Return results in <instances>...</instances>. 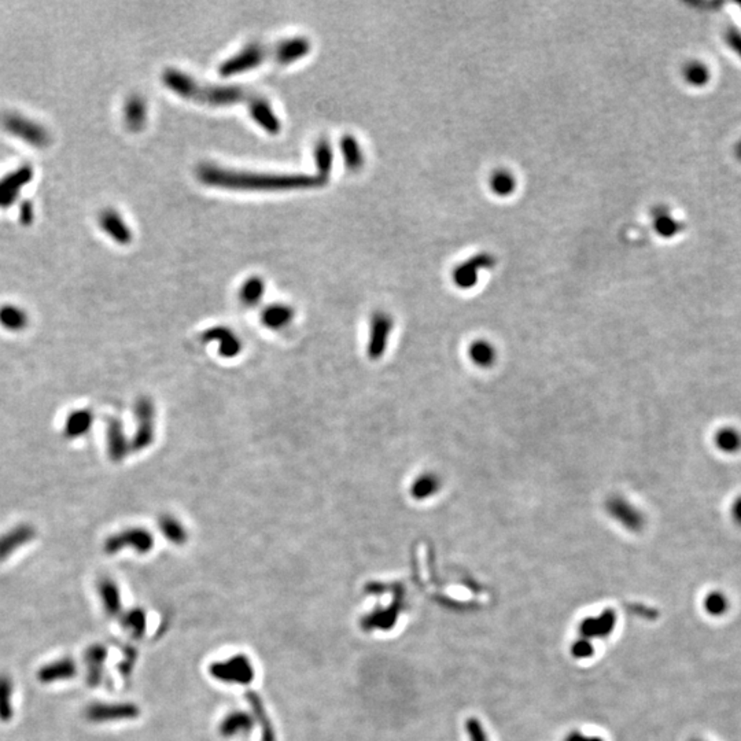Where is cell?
Here are the masks:
<instances>
[{
    "label": "cell",
    "instance_id": "cell-1",
    "mask_svg": "<svg viewBox=\"0 0 741 741\" xmlns=\"http://www.w3.org/2000/svg\"><path fill=\"white\" fill-rule=\"evenodd\" d=\"M198 179L211 187L232 191H293L320 189L328 179L316 175H278L225 169L205 164L197 171Z\"/></svg>",
    "mask_w": 741,
    "mask_h": 741
},
{
    "label": "cell",
    "instance_id": "cell-2",
    "mask_svg": "<svg viewBox=\"0 0 741 741\" xmlns=\"http://www.w3.org/2000/svg\"><path fill=\"white\" fill-rule=\"evenodd\" d=\"M162 83L179 97L209 106H233L238 104H247L249 106L257 97L236 86L202 84L177 69H166L162 75Z\"/></svg>",
    "mask_w": 741,
    "mask_h": 741
},
{
    "label": "cell",
    "instance_id": "cell-3",
    "mask_svg": "<svg viewBox=\"0 0 741 741\" xmlns=\"http://www.w3.org/2000/svg\"><path fill=\"white\" fill-rule=\"evenodd\" d=\"M271 59L276 62V44L264 46L260 43H250L238 54L222 62L218 68V73L222 77H231L253 70L262 62Z\"/></svg>",
    "mask_w": 741,
    "mask_h": 741
},
{
    "label": "cell",
    "instance_id": "cell-4",
    "mask_svg": "<svg viewBox=\"0 0 741 741\" xmlns=\"http://www.w3.org/2000/svg\"><path fill=\"white\" fill-rule=\"evenodd\" d=\"M133 412L137 428L131 439V449L135 452H142L147 449L155 438V408L148 397H140L135 403Z\"/></svg>",
    "mask_w": 741,
    "mask_h": 741
},
{
    "label": "cell",
    "instance_id": "cell-5",
    "mask_svg": "<svg viewBox=\"0 0 741 741\" xmlns=\"http://www.w3.org/2000/svg\"><path fill=\"white\" fill-rule=\"evenodd\" d=\"M153 542V537L147 530L129 528L107 537L104 543V550L107 555H115L125 548H131L137 553H146L151 549Z\"/></svg>",
    "mask_w": 741,
    "mask_h": 741
},
{
    "label": "cell",
    "instance_id": "cell-6",
    "mask_svg": "<svg viewBox=\"0 0 741 741\" xmlns=\"http://www.w3.org/2000/svg\"><path fill=\"white\" fill-rule=\"evenodd\" d=\"M393 324V318L386 312H376L372 315L367 346V353L371 360H379L386 353Z\"/></svg>",
    "mask_w": 741,
    "mask_h": 741
},
{
    "label": "cell",
    "instance_id": "cell-7",
    "mask_svg": "<svg viewBox=\"0 0 741 741\" xmlns=\"http://www.w3.org/2000/svg\"><path fill=\"white\" fill-rule=\"evenodd\" d=\"M494 264L496 258L492 254L479 253L454 268L453 282L461 290L472 289L479 279V272L492 268Z\"/></svg>",
    "mask_w": 741,
    "mask_h": 741
},
{
    "label": "cell",
    "instance_id": "cell-8",
    "mask_svg": "<svg viewBox=\"0 0 741 741\" xmlns=\"http://www.w3.org/2000/svg\"><path fill=\"white\" fill-rule=\"evenodd\" d=\"M37 530L30 523H19L0 534V561L7 560L19 549L35 541Z\"/></svg>",
    "mask_w": 741,
    "mask_h": 741
},
{
    "label": "cell",
    "instance_id": "cell-9",
    "mask_svg": "<svg viewBox=\"0 0 741 741\" xmlns=\"http://www.w3.org/2000/svg\"><path fill=\"white\" fill-rule=\"evenodd\" d=\"M608 515L625 529L638 531L644 525V518L635 506L621 496H613L606 503Z\"/></svg>",
    "mask_w": 741,
    "mask_h": 741
},
{
    "label": "cell",
    "instance_id": "cell-10",
    "mask_svg": "<svg viewBox=\"0 0 741 741\" xmlns=\"http://www.w3.org/2000/svg\"><path fill=\"white\" fill-rule=\"evenodd\" d=\"M86 718L94 724H104L111 721L133 718L137 714V710L133 704L126 703H94L86 709Z\"/></svg>",
    "mask_w": 741,
    "mask_h": 741
},
{
    "label": "cell",
    "instance_id": "cell-11",
    "mask_svg": "<svg viewBox=\"0 0 741 741\" xmlns=\"http://www.w3.org/2000/svg\"><path fill=\"white\" fill-rule=\"evenodd\" d=\"M106 448L107 456L113 463H121L132 450L122 422L114 416L106 421Z\"/></svg>",
    "mask_w": 741,
    "mask_h": 741
},
{
    "label": "cell",
    "instance_id": "cell-12",
    "mask_svg": "<svg viewBox=\"0 0 741 741\" xmlns=\"http://www.w3.org/2000/svg\"><path fill=\"white\" fill-rule=\"evenodd\" d=\"M76 674H77V664L70 656H68V657H59L47 664H43L37 670L36 678L39 680L40 684L51 685V684L72 680L76 677Z\"/></svg>",
    "mask_w": 741,
    "mask_h": 741
},
{
    "label": "cell",
    "instance_id": "cell-13",
    "mask_svg": "<svg viewBox=\"0 0 741 741\" xmlns=\"http://www.w3.org/2000/svg\"><path fill=\"white\" fill-rule=\"evenodd\" d=\"M4 126L10 133L29 142L33 146H44L47 143V133L36 124L19 115H7L4 118Z\"/></svg>",
    "mask_w": 741,
    "mask_h": 741
},
{
    "label": "cell",
    "instance_id": "cell-14",
    "mask_svg": "<svg viewBox=\"0 0 741 741\" xmlns=\"http://www.w3.org/2000/svg\"><path fill=\"white\" fill-rule=\"evenodd\" d=\"M95 422V415L91 408H79L72 411L62 425L64 436L69 441H76L86 436Z\"/></svg>",
    "mask_w": 741,
    "mask_h": 741
},
{
    "label": "cell",
    "instance_id": "cell-15",
    "mask_svg": "<svg viewBox=\"0 0 741 741\" xmlns=\"http://www.w3.org/2000/svg\"><path fill=\"white\" fill-rule=\"evenodd\" d=\"M312 48L309 39L298 36L280 40L276 43V62L279 65H290L307 57Z\"/></svg>",
    "mask_w": 741,
    "mask_h": 741
},
{
    "label": "cell",
    "instance_id": "cell-16",
    "mask_svg": "<svg viewBox=\"0 0 741 741\" xmlns=\"http://www.w3.org/2000/svg\"><path fill=\"white\" fill-rule=\"evenodd\" d=\"M617 624V614L613 610L603 611L599 617H590L581 622L579 635L588 638H606L611 635Z\"/></svg>",
    "mask_w": 741,
    "mask_h": 741
},
{
    "label": "cell",
    "instance_id": "cell-17",
    "mask_svg": "<svg viewBox=\"0 0 741 741\" xmlns=\"http://www.w3.org/2000/svg\"><path fill=\"white\" fill-rule=\"evenodd\" d=\"M204 338L206 340H212L218 345V354H221L225 358H232L238 356L242 350V342L238 338V335L227 328V327H213L209 328Z\"/></svg>",
    "mask_w": 741,
    "mask_h": 741
},
{
    "label": "cell",
    "instance_id": "cell-18",
    "mask_svg": "<svg viewBox=\"0 0 741 741\" xmlns=\"http://www.w3.org/2000/svg\"><path fill=\"white\" fill-rule=\"evenodd\" d=\"M249 111H250L251 118L268 133L278 135L282 129L280 119L267 99L257 95L254 101L249 105Z\"/></svg>",
    "mask_w": 741,
    "mask_h": 741
},
{
    "label": "cell",
    "instance_id": "cell-19",
    "mask_svg": "<svg viewBox=\"0 0 741 741\" xmlns=\"http://www.w3.org/2000/svg\"><path fill=\"white\" fill-rule=\"evenodd\" d=\"M107 651L102 645H91L84 652V663L87 667V684L90 686H98L102 681L104 664L106 660Z\"/></svg>",
    "mask_w": 741,
    "mask_h": 741
},
{
    "label": "cell",
    "instance_id": "cell-20",
    "mask_svg": "<svg viewBox=\"0 0 741 741\" xmlns=\"http://www.w3.org/2000/svg\"><path fill=\"white\" fill-rule=\"evenodd\" d=\"M101 227L110 238H113L119 244H128L132 240V232L124 218L113 209H108L101 214L99 218Z\"/></svg>",
    "mask_w": 741,
    "mask_h": 741
},
{
    "label": "cell",
    "instance_id": "cell-21",
    "mask_svg": "<svg viewBox=\"0 0 741 741\" xmlns=\"http://www.w3.org/2000/svg\"><path fill=\"white\" fill-rule=\"evenodd\" d=\"M29 323L30 318L23 308L15 304H4L0 307V327L3 329L18 334L25 331Z\"/></svg>",
    "mask_w": 741,
    "mask_h": 741
},
{
    "label": "cell",
    "instance_id": "cell-22",
    "mask_svg": "<svg viewBox=\"0 0 741 741\" xmlns=\"http://www.w3.org/2000/svg\"><path fill=\"white\" fill-rule=\"evenodd\" d=\"M294 315L296 312L291 307L285 304H272L262 311L261 321L265 327L273 331H279L291 324Z\"/></svg>",
    "mask_w": 741,
    "mask_h": 741
},
{
    "label": "cell",
    "instance_id": "cell-23",
    "mask_svg": "<svg viewBox=\"0 0 741 741\" xmlns=\"http://www.w3.org/2000/svg\"><path fill=\"white\" fill-rule=\"evenodd\" d=\"M467 353L472 364L483 369L493 367L497 358L496 347L486 339H477L471 342Z\"/></svg>",
    "mask_w": 741,
    "mask_h": 741
},
{
    "label": "cell",
    "instance_id": "cell-24",
    "mask_svg": "<svg viewBox=\"0 0 741 741\" xmlns=\"http://www.w3.org/2000/svg\"><path fill=\"white\" fill-rule=\"evenodd\" d=\"M441 488L442 481L435 472H424L414 479L411 485V496L418 501H423L435 496Z\"/></svg>",
    "mask_w": 741,
    "mask_h": 741
},
{
    "label": "cell",
    "instance_id": "cell-25",
    "mask_svg": "<svg viewBox=\"0 0 741 741\" xmlns=\"http://www.w3.org/2000/svg\"><path fill=\"white\" fill-rule=\"evenodd\" d=\"M340 150L343 154L345 165L349 171L357 172L364 166V151L358 140L353 135H345L340 140Z\"/></svg>",
    "mask_w": 741,
    "mask_h": 741
},
{
    "label": "cell",
    "instance_id": "cell-26",
    "mask_svg": "<svg viewBox=\"0 0 741 741\" xmlns=\"http://www.w3.org/2000/svg\"><path fill=\"white\" fill-rule=\"evenodd\" d=\"M98 595L101 597L102 606L108 615H115L121 608V596L117 584L110 578H102L98 581Z\"/></svg>",
    "mask_w": 741,
    "mask_h": 741
},
{
    "label": "cell",
    "instance_id": "cell-27",
    "mask_svg": "<svg viewBox=\"0 0 741 741\" xmlns=\"http://www.w3.org/2000/svg\"><path fill=\"white\" fill-rule=\"evenodd\" d=\"M14 682L6 675L0 674V722L8 724L14 718Z\"/></svg>",
    "mask_w": 741,
    "mask_h": 741
},
{
    "label": "cell",
    "instance_id": "cell-28",
    "mask_svg": "<svg viewBox=\"0 0 741 741\" xmlns=\"http://www.w3.org/2000/svg\"><path fill=\"white\" fill-rule=\"evenodd\" d=\"M124 115L125 122L131 131H140L144 126L147 118L146 102L137 95L129 98L125 105Z\"/></svg>",
    "mask_w": 741,
    "mask_h": 741
},
{
    "label": "cell",
    "instance_id": "cell-29",
    "mask_svg": "<svg viewBox=\"0 0 741 741\" xmlns=\"http://www.w3.org/2000/svg\"><path fill=\"white\" fill-rule=\"evenodd\" d=\"M265 293V282L260 276L249 278L239 290V300L244 307H256Z\"/></svg>",
    "mask_w": 741,
    "mask_h": 741
},
{
    "label": "cell",
    "instance_id": "cell-30",
    "mask_svg": "<svg viewBox=\"0 0 741 741\" xmlns=\"http://www.w3.org/2000/svg\"><path fill=\"white\" fill-rule=\"evenodd\" d=\"M489 187L497 197H510L517 190V177L507 169H497L490 176Z\"/></svg>",
    "mask_w": 741,
    "mask_h": 741
},
{
    "label": "cell",
    "instance_id": "cell-31",
    "mask_svg": "<svg viewBox=\"0 0 741 741\" xmlns=\"http://www.w3.org/2000/svg\"><path fill=\"white\" fill-rule=\"evenodd\" d=\"M315 162L318 169V176L328 179V175L332 171V162H334V150L331 143L327 139H320L315 146Z\"/></svg>",
    "mask_w": 741,
    "mask_h": 741
},
{
    "label": "cell",
    "instance_id": "cell-32",
    "mask_svg": "<svg viewBox=\"0 0 741 741\" xmlns=\"http://www.w3.org/2000/svg\"><path fill=\"white\" fill-rule=\"evenodd\" d=\"M729 608V602L725 595L721 592L710 593L704 600V610L713 617L724 615Z\"/></svg>",
    "mask_w": 741,
    "mask_h": 741
},
{
    "label": "cell",
    "instance_id": "cell-33",
    "mask_svg": "<svg viewBox=\"0 0 741 741\" xmlns=\"http://www.w3.org/2000/svg\"><path fill=\"white\" fill-rule=\"evenodd\" d=\"M160 528H161V531L169 539H172L175 542L184 535V530L182 528V525L175 518H172L171 515H164L160 519Z\"/></svg>",
    "mask_w": 741,
    "mask_h": 741
},
{
    "label": "cell",
    "instance_id": "cell-34",
    "mask_svg": "<svg viewBox=\"0 0 741 741\" xmlns=\"http://www.w3.org/2000/svg\"><path fill=\"white\" fill-rule=\"evenodd\" d=\"M465 731L470 741H489L485 728L477 718H468L465 722Z\"/></svg>",
    "mask_w": 741,
    "mask_h": 741
},
{
    "label": "cell",
    "instance_id": "cell-35",
    "mask_svg": "<svg viewBox=\"0 0 741 741\" xmlns=\"http://www.w3.org/2000/svg\"><path fill=\"white\" fill-rule=\"evenodd\" d=\"M571 653L574 657H578V659H586V657H590L593 653H595V649L592 646V644L589 642V639H585V638H581L578 639L572 648H571Z\"/></svg>",
    "mask_w": 741,
    "mask_h": 741
},
{
    "label": "cell",
    "instance_id": "cell-36",
    "mask_svg": "<svg viewBox=\"0 0 741 741\" xmlns=\"http://www.w3.org/2000/svg\"><path fill=\"white\" fill-rule=\"evenodd\" d=\"M126 625L128 628L137 631L142 629V617L139 614H131L126 617Z\"/></svg>",
    "mask_w": 741,
    "mask_h": 741
},
{
    "label": "cell",
    "instance_id": "cell-37",
    "mask_svg": "<svg viewBox=\"0 0 741 741\" xmlns=\"http://www.w3.org/2000/svg\"><path fill=\"white\" fill-rule=\"evenodd\" d=\"M564 741H603L600 738H588L579 732H572L570 735H567V738L564 739Z\"/></svg>",
    "mask_w": 741,
    "mask_h": 741
},
{
    "label": "cell",
    "instance_id": "cell-38",
    "mask_svg": "<svg viewBox=\"0 0 741 741\" xmlns=\"http://www.w3.org/2000/svg\"><path fill=\"white\" fill-rule=\"evenodd\" d=\"M693 741H700V740H693Z\"/></svg>",
    "mask_w": 741,
    "mask_h": 741
}]
</instances>
